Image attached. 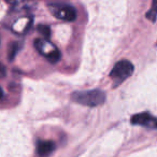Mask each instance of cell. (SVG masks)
Masks as SVG:
<instances>
[{"instance_id": "52a82bcc", "label": "cell", "mask_w": 157, "mask_h": 157, "mask_svg": "<svg viewBox=\"0 0 157 157\" xmlns=\"http://www.w3.org/2000/svg\"><path fill=\"white\" fill-rule=\"evenodd\" d=\"M146 17L148 20H151L152 22H155L157 18V0H153L152 2V8L150 11L146 13Z\"/></svg>"}, {"instance_id": "8992f818", "label": "cell", "mask_w": 157, "mask_h": 157, "mask_svg": "<svg viewBox=\"0 0 157 157\" xmlns=\"http://www.w3.org/2000/svg\"><path fill=\"white\" fill-rule=\"evenodd\" d=\"M55 150V143L52 141H43L40 140L37 144V152L40 156H46Z\"/></svg>"}, {"instance_id": "ba28073f", "label": "cell", "mask_w": 157, "mask_h": 157, "mask_svg": "<svg viewBox=\"0 0 157 157\" xmlns=\"http://www.w3.org/2000/svg\"><path fill=\"white\" fill-rule=\"evenodd\" d=\"M21 48V45L18 43H12L10 46V51H9V60H13V58L15 57V55L18 53Z\"/></svg>"}, {"instance_id": "5b68a950", "label": "cell", "mask_w": 157, "mask_h": 157, "mask_svg": "<svg viewBox=\"0 0 157 157\" xmlns=\"http://www.w3.org/2000/svg\"><path fill=\"white\" fill-rule=\"evenodd\" d=\"M130 122L132 125H138V126L146 127V128L151 129H157V117L153 116L148 112L135 114L131 117Z\"/></svg>"}, {"instance_id": "3957f363", "label": "cell", "mask_w": 157, "mask_h": 157, "mask_svg": "<svg viewBox=\"0 0 157 157\" xmlns=\"http://www.w3.org/2000/svg\"><path fill=\"white\" fill-rule=\"evenodd\" d=\"M132 72H133L132 63L129 60L123 59V60H120L115 63L113 69L111 70L110 76L113 78L114 81L120 84V83H123L126 78H128L129 76L132 74Z\"/></svg>"}, {"instance_id": "6da1fadb", "label": "cell", "mask_w": 157, "mask_h": 157, "mask_svg": "<svg viewBox=\"0 0 157 157\" xmlns=\"http://www.w3.org/2000/svg\"><path fill=\"white\" fill-rule=\"evenodd\" d=\"M71 98L74 102L78 105L94 108L105 102V93L100 90H82V92L73 93Z\"/></svg>"}, {"instance_id": "9c48e42d", "label": "cell", "mask_w": 157, "mask_h": 157, "mask_svg": "<svg viewBox=\"0 0 157 157\" xmlns=\"http://www.w3.org/2000/svg\"><path fill=\"white\" fill-rule=\"evenodd\" d=\"M38 30H39V33H41L42 35L44 36V38H46V39L50 38L51 31H50V28H48V26H39L38 27Z\"/></svg>"}, {"instance_id": "8fae6325", "label": "cell", "mask_w": 157, "mask_h": 157, "mask_svg": "<svg viewBox=\"0 0 157 157\" xmlns=\"http://www.w3.org/2000/svg\"><path fill=\"white\" fill-rule=\"evenodd\" d=\"M18 1H20V0H6V2L9 3V5H15Z\"/></svg>"}, {"instance_id": "7a4b0ae2", "label": "cell", "mask_w": 157, "mask_h": 157, "mask_svg": "<svg viewBox=\"0 0 157 157\" xmlns=\"http://www.w3.org/2000/svg\"><path fill=\"white\" fill-rule=\"evenodd\" d=\"M35 48L52 63H57L61 57L58 48L46 39H37L35 41Z\"/></svg>"}, {"instance_id": "7c38bea8", "label": "cell", "mask_w": 157, "mask_h": 157, "mask_svg": "<svg viewBox=\"0 0 157 157\" xmlns=\"http://www.w3.org/2000/svg\"><path fill=\"white\" fill-rule=\"evenodd\" d=\"M3 95H5V94H3V90H2V88H1V86H0V99L2 98Z\"/></svg>"}, {"instance_id": "30bf717a", "label": "cell", "mask_w": 157, "mask_h": 157, "mask_svg": "<svg viewBox=\"0 0 157 157\" xmlns=\"http://www.w3.org/2000/svg\"><path fill=\"white\" fill-rule=\"evenodd\" d=\"M7 73V70H6V67L2 65V63H0V78H3Z\"/></svg>"}, {"instance_id": "277c9868", "label": "cell", "mask_w": 157, "mask_h": 157, "mask_svg": "<svg viewBox=\"0 0 157 157\" xmlns=\"http://www.w3.org/2000/svg\"><path fill=\"white\" fill-rule=\"evenodd\" d=\"M48 10L56 18L65 22H72L76 18V11L73 7L65 3H52L48 5Z\"/></svg>"}]
</instances>
